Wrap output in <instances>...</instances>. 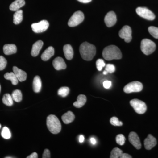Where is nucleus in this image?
I'll return each instance as SVG.
<instances>
[{"instance_id": "43", "label": "nucleus", "mask_w": 158, "mask_h": 158, "mask_svg": "<svg viewBox=\"0 0 158 158\" xmlns=\"http://www.w3.org/2000/svg\"><path fill=\"white\" fill-rule=\"evenodd\" d=\"M78 1H79L80 2L83 3H88L89 2H90L92 0H77Z\"/></svg>"}, {"instance_id": "41", "label": "nucleus", "mask_w": 158, "mask_h": 158, "mask_svg": "<svg viewBox=\"0 0 158 158\" xmlns=\"http://www.w3.org/2000/svg\"><path fill=\"white\" fill-rule=\"evenodd\" d=\"M90 142H91V144H93V145H95L96 144V140L95 138H91L90 139Z\"/></svg>"}, {"instance_id": "15", "label": "nucleus", "mask_w": 158, "mask_h": 158, "mask_svg": "<svg viewBox=\"0 0 158 158\" xmlns=\"http://www.w3.org/2000/svg\"><path fill=\"white\" fill-rule=\"evenodd\" d=\"M13 71L20 82L26 81L27 78V74L25 72L18 68L16 66L13 67Z\"/></svg>"}, {"instance_id": "6", "label": "nucleus", "mask_w": 158, "mask_h": 158, "mask_svg": "<svg viewBox=\"0 0 158 158\" xmlns=\"http://www.w3.org/2000/svg\"><path fill=\"white\" fill-rule=\"evenodd\" d=\"M85 19L84 13L82 11H76L69 19L68 24L70 27H74L78 25L84 21Z\"/></svg>"}, {"instance_id": "5", "label": "nucleus", "mask_w": 158, "mask_h": 158, "mask_svg": "<svg viewBox=\"0 0 158 158\" xmlns=\"http://www.w3.org/2000/svg\"><path fill=\"white\" fill-rule=\"evenodd\" d=\"M130 103L131 106L138 114H144L147 110L146 105L142 101L138 99H134L131 100Z\"/></svg>"}, {"instance_id": "16", "label": "nucleus", "mask_w": 158, "mask_h": 158, "mask_svg": "<svg viewBox=\"0 0 158 158\" xmlns=\"http://www.w3.org/2000/svg\"><path fill=\"white\" fill-rule=\"evenodd\" d=\"M43 44V42L42 40H39L33 44L31 52V55L33 57H36L38 56L42 48Z\"/></svg>"}, {"instance_id": "11", "label": "nucleus", "mask_w": 158, "mask_h": 158, "mask_svg": "<svg viewBox=\"0 0 158 158\" xmlns=\"http://www.w3.org/2000/svg\"><path fill=\"white\" fill-rule=\"evenodd\" d=\"M129 141L136 149H140L141 147V141L138 135L135 132H131L129 135Z\"/></svg>"}, {"instance_id": "13", "label": "nucleus", "mask_w": 158, "mask_h": 158, "mask_svg": "<svg viewBox=\"0 0 158 158\" xmlns=\"http://www.w3.org/2000/svg\"><path fill=\"white\" fill-rule=\"evenodd\" d=\"M52 64L54 68L57 70L65 69L66 68V65L64 59L60 57H57L54 59Z\"/></svg>"}, {"instance_id": "17", "label": "nucleus", "mask_w": 158, "mask_h": 158, "mask_svg": "<svg viewBox=\"0 0 158 158\" xmlns=\"http://www.w3.org/2000/svg\"><path fill=\"white\" fill-rule=\"evenodd\" d=\"M55 53V50L53 47L52 46L49 47L48 48L46 49L43 53L41 56V59L43 61H47L49 60L51 57L54 56Z\"/></svg>"}, {"instance_id": "26", "label": "nucleus", "mask_w": 158, "mask_h": 158, "mask_svg": "<svg viewBox=\"0 0 158 158\" xmlns=\"http://www.w3.org/2000/svg\"><path fill=\"white\" fill-rule=\"evenodd\" d=\"M2 102L4 104L8 106H11L13 104V98L12 96L9 94H6L3 96Z\"/></svg>"}, {"instance_id": "24", "label": "nucleus", "mask_w": 158, "mask_h": 158, "mask_svg": "<svg viewBox=\"0 0 158 158\" xmlns=\"http://www.w3.org/2000/svg\"><path fill=\"white\" fill-rule=\"evenodd\" d=\"M23 19V11L19 10L16 11L13 15V23L15 24H19L22 22Z\"/></svg>"}, {"instance_id": "21", "label": "nucleus", "mask_w": 158, "mask_h": 158, "mask_svg": "<svg viewBox=\"0 0 158 158\" xmlns=\"http://www.w3.org/2000/svg\"><path fill=\"white\" fill-rule=\"evenodd\" d=\"M63 52L65 58L68 60H71L73 56V50L70 44H66L63 47Z\"/></svg>"}, {"instance_id": "37", "label": "nucleus", "mask_w": 158, "mask_h": 158, "mask_svg": "<svg viewBox=\"0 0 158 158\" xmlns=\"http://www.w3.org/2000/svg\"><path fill=\"white\" fill-rule=\"evenodd\" d=\"M43 158H51L50 152L48 149H46L44 150L42 156Z\"/></svg>"}, {"instance_id": "44", "label": "nucleus", "mask_w": 158, "mask_h": 158, "mask_svg": "<svg viewBox=\"0 0 158 158\" xmlns=\"http://www.w3.org/2000/svg\"><path fill=\"white\" fill-rule=\"evenodd\" d=\"M108 73L106 70L104 71L103 72V74H104V75H107V74Z\"/></svg>"}, {"instance_id": "36", "label": "nucleus", "mask_w": 158, "mask_h": 158, "mask_svg": "<svg viewBox=\"0 0 158 158\" xmlns=\"http://www.w3.org/2000/svg\"><path fill=\"white\" fill-rule=\"evenodd\" d=\"M105 69L107 72L108 73H112L115 71L116 68H115V66L113 64H108L106 65Z\"/></svg>"}, {"instance_id": "4", "label": "nucleus", "mask_w": 158, "mask_h": 158, "mask_svg": "<svg viewBox=\"0 0 158 158\" xmlns=\"http://www.w3.org/2000/svg\"><path fill=\"white\" fill-rule=\"evenodd\" d=\"M141 49L143 53L149 55L155 51L156 45L155 43L150 40L144 39L141 41Z\"/></svg>"}, {"instance_id": "12", "label": "nucleus", "mask_w": 158, "mask_h": 158, "mask_svg": "<svg viewBox=\"0 0 158 158\" xmlns=\"http://www.w3.org/2000/svg\"><path fill=\"white\" fill-rule=\"evenodd\" d=\"M117 19L116 15L113 11L108 12L105 17V23L109 27H111L116 23Z\"/></svg>"}, {"instance_id": "34", "label": "nucleus", "mask_w": 158, "mask_h": 158, "mask_svg": "<svg viewBox=\"0 0 158 158\" xmlns=\"http://www.w3.org/2000/svg\"><path fill=\"white\" fill-rule=\"evenodd\" d=\"M96 64L97 68L99 71H102L103 68L106 66V63H105L104 60L102 59H98L96 61Z\"/></svg>"}, {"instance_id": "30", "label": "nucleus", "mask_w": 158, "mask_h": 158, "mask_svg": "<svg viewBox=\"0 0 158 158\" xmlns=\"http://www.w3.org/2000/svg\"><path fill=\"white\" fill-rule=\"evenodd\" d=\"M2 136L3 138L6 139H9L11 138V134L10 130L8 127H3L2 131Z\"/></svg>"}, {"instance_id": "38", "label": "nucleus", "mask_w": 158, "mask_h": 158, "mask_svg": "<svg viewBox=\"0 0 158 158\" xmlns=\"http://www.w3.org/2000/svg\"><path fill=\"white\" fill-rule=\"evenodd\" d=\"M104 87L106 89H109L112 86V82L109 81H106L103 82Z\"/></svg>"}, {"instance_id": "27", "label": "nucleus", "mask_w": 158, "mask_h": 158, "mask_svg": "<svg viewBox=\"0 0 158 158\" xmlns=\"http://www.w3.org/2000/svg\"><path fill=\"white\" fill-rule=\"evenodd\" d=\"M12 98L15 101L19 102L22 100L23 95L21 91L19 90H15L11 94Z\"/></svg>"}, {"instance_id": "31", "label": "nucleus", "mask_w": 158, "mask_h": 158, "mask_svg": "<svg viewBox=\"0 0 158 158\" xmlns=\"http://www.w3.org/2000/svg\"><path fill=\"white\" fill-rule=\"evenodd\" d=\"M148 32L153 37L158 39V28L155 27H150L148 29Z\"/></svg>"}, {"instance_id": "23", "label": "nucleus", "mask_w": 158, "mask_h": 158, "mask_svg": "<svg viewBox=\"0 0 158 158\" xmlns=\"http://www.w3.org/2000/svg\"><path fill=\"white\" fill-rule=\"evenodd\" d=\"M86 102L87 98L86 96L84 94H80L78 96L77 101L73 103V105L75 107L80 108L85 104Z\"/></svg>"}, {"instance_id": "42", "label": "nucleus", "mask_w": 158, "mask_h": 158, "mask_svg": "<svg viewBox=\"0 0 158 158\" xmlns=\"http://www.w3.org/2000/svg\"><path fill=\"white\" fill-rule=\"evenodd\" d=\"M84 141H85V137L82 135H81L79 137V141H80V143H83Z\"/></svg>"}, {"instance_id": "45", "label": "nucleus", "mask_w": 158, "mask_h": 158, "mask_svg": "<svg viewBox=\"0 0 158 158\" xmlns=\"http://www.w3.org/2000/svg\"><path fill=\"white\" fill-rule=\"evenodd\" d=\"M1 85H0V92H1Z\"/></svg>"}, {"instance_id": "35", "label": "nucleus", "mask_w": 158, "mask_h": 158, "mask_svg": "<svg viewBox=\"0 0 158 158\" xmlns=\"http://www.w3.org/2000/svg\"><path fill=\"white\" fill-rule=\"evenodd\" d=\"M7 62L6 59L2 56H0V71L6 68Z\"/></svg>"}, {"instance_id": "10", "label": "nucleus", "mask_w": 158, "mask_h": 158, "mask_svg": "<svg viewBox=\"0 0 158 158\" xmlns=\"http://www.w3.org/2000/svg\"><path fill=\"white\" fill-rule=\"evenodd\" d=\"M119 37L124 39L125 41L127 43L131 42L132 40V30L129 26H125L119 31Z\"/></svg>"}, {"instance_id": "33", "label": "nucleus", "mask_w": 158, "mask_h": 158, "mask_svg": "<svg viewBox=\"0 0 158 158\" xmlns=\"http://www.w3.org/2000/svg\"><path fill=\"white\" fill-rule=\"evenodd\" d=\"M110 123L115 126H121L123 125V123L119 121L118 118L116 117H113L110 120Z\"/></svg>"}, {"instance_id": "8", "label": "nucleus", "mask_w": 158, "mask_h": 158, "mask_svg": "<svg viewBox=\"0 0 158 158\" xmlns=\"http://www.w3.org/2000/svg\"><path fill=\"white\" fill-rule=\"evenodd\" d=\"M136 11L139 16L145 19L153 20L155 19V15L152 11L145 7H138Z\"/></svg>"}, {"instance_id": "3", "label": "nucleus", "mask_w": 158, "mask_h": 158, "mask_svg": "<svg viewBox=\"0 0 158 158\" xmlns=\"http://www.w3.org/2000/svg\"><path fill=\"white\" fill-rule=\"evenodd\" d=\"M47 126L49 131L53 134H57L61 131L62 126L59 119L54 115H49L47 118Z\"/></svg>"}, {"instance_id": "25", "label": "nucleus", "mask_w": 158, "mask_h": 158, "mask_svg": "<svg viewBox=\"0 0 158 158\" xmlns=\"http://www.w3.org/2000/svg\"><path fill=\"white\" fill-rule=\"evenodd\" d=\"M4 77L6 80L11 81L13 85H16L18 84V80L14 72L7 73L4 75Z\"/></svg>"}, {"instance_id": "9", "label": "nucleus", "mask_w": 158, "mask_h": 158, "mask_svg": "<svg viewBox=\"0 0 158 158\" xmlns=\"http://www.w3.org/2000/svg\"><path fill=\"white\" fill-rule=\"evenodd\" d=\"M49 23L48 21L43 20L38 23H35L31 25L32 30L35 33H40L44 32L48 29Z\"/></svg>"}, {"instance_id": "32", "label": "nucleus", "mask_w": 158, "mask_h": 158, "mask_svg": "<svg viewBox=\"0 0 158 158\" xmlns=\"http://www.w3.org/2000/svg\"><path fill=\"white\" fill-rule=\"evenodd\" d=\"M116 140L117 144L122 146L125 142L126 138L123 135L120 134V135H118L116 136Z\"/></svg>"}, {"instance_id": "20", "label": "nucleus", "mask_w": 158, "mask_h": 158, "mask_svg": "<svg viewBox=\"0 0 158 158\" xmlns=\"http://www.w3.org/2000/svg\"><path fill=\"white\" fill-rule=\"evenodd\" d=\"M25 5L24 0H15L13 2L11 3L9 7V9L11 11H17L19 10L20 8H22Z\"/></svg>"}, {"instance_id": "7", "label": "nucleus", "mask_w": 158, "mask_h": 158, "mask_svg": "<svg viewBox=\"0 0 158 158\" xmlns=\"http://www.w3.org/2000/svg\"><path fill=\"white\" fill-rule=\"evenodd\" d=\"M143 89V85L141 82L133 81L129 83L125 86L123 90L125 93H131L133 92H139Z\"/></svg>"}, {"instance_id": "46", "label": "nucleus", "mask_w": 158, "mask_h": 158, "mask_svg": "<svg viewBox=\"0 0 158 158\" xmlns=\"http://www.w3.org/2000/svg\"><path fill=\"white\" fill-rule=\"evenodd\" d=\"M1 124H0V128H1Z\"/></svg>"}, {"instance_id": "29", "label": "nucleus", "mask_w": 158, "mask_h": 158, "mask_svg": "<svg viewBox=\"0 0 158 158\" xmlns=\"http://www.w3.org/2000/svg\"><path fill=\"white\" fill-rule=\"evenodd\" d=\"M69 92V88L67 87H63L59 88L58 90V94L60 96L62 97H65L68 95Z\"/></svg>"}, {"instance_id": "14", "label": "nucleus", "mask_w": 158, "mask_h": 158, "mask_svg": "<svg viewBox=\"0 0 158 158\" xmlns=\"http://www.w3.org/2000/svg\"><path fill=\"white\" fill-rule=\"evenodd\" d=\"M157 144V141L151 135H148L147 138H145L144 141V145L145 148L147 150H150L156 146Z\"/></svg>"}, {"instance_id": "18", "label": "nucleus", "mask_w": 158, "mask_h": 158, "mask_svg": "<svg viewBox=\"0 0 158 158\" xmlns=\"http://www.w3.org/2000/svg\"><path fill=\"white\" fill-rule=\"evenodd\" d=\"M3 52L6 55H10L16 53L17 47L14 44H7L3 47Z\"/></svg>"}, {"instance_id": "19", "label": "nucleus", "mask_w": 158, "mask_h": 158, "mask_svg": "<svg viewBox=\"0 0 158 158\" xmlns=\"http://www.w3.org/2000/svg\"><path fill=\"white\" fill-rule=\"evenodd\" d=\"M33 90L35 93H39L42 88V82L41 79L38 76H36L34 78L33 84Z\"/></svg>"}, {"instance_id": "22", "label": "nucleus", "mask_w": 158, "mask_h": 158, "mask_svg": "<svg viewBox=\"0 0 158 158\" xmlns=\"http://www.w3.org/2000/svg\"><path fill=\"white\" fill-rule=\"evenodd\" d=\"M62 119L65 124H69L74 120L75 116L73 112L68 111L62 115Z\"/></svg>"}, {"instance_id": "28", "label": "nucleus", "mask_w": 158, "mask_h": 158, "mask_svg": "<svg viewBox=\"0 0 158 158\" xmlns=\"http://www.w3.org/2000/svg\"><path fill=\"white\" fill-rule=\"evenodd\" d=\"M122 151L119 149L118 148L116 147L113 148L111 152V155L110 158H120L122 154Z\"/></svg>"}, {"instance_id": "40", "label": "nucleus", "mask_w": 158, "mask_h": 158, "mask_svg": "<svg viewBox=\"0 0 158 158\" xmlns=\"http://www.w3.org/2000/svg\"><path fill=\"white\" fill-rule=\"evenodd\" d=\"M120 158H131L132 156L129 155L127 153H123L120 156Z\"/></svg>"}, {"instance_id": "1", "label": "nucleus", "mask_w": 158, "mask_h": 158, "mask_svg": "<svg viewBox=\"0 0 158 158\" xmlns=\"http://www.w3.org/2000/svg\"><path fill=\"white\" fill-rule=\"evenodd\" d=\"M80 52L84 60L90 61L96 54V48L89 43L84 42L80 46Z\"/></svg>"}, {"instance_id": "39", "label": "nucleus", "mask_w": 158, "mask_h": 158, "mask_svg": "<svg viewBox=\"0 0 158 158\" xmlns=\"http://www.w3.org/2000/svg\"><path fill=\"white\" fill-rule=\"evenodd\" d=\"M27 158H38V155L36 152H34L31 154V155L28 156Z\"/></svg>"}, {"instance_id": "2", "label": "nucleus", "mask_w": 158, "mask_h": 158, "mask_svg": "<svg viewBox=\"0 0 158 158\" xmlns=\"http://www.w3.org/2000/svg\"><path fill=\"white\" fill-rule=\"evenodd\" d=\"M102 56L108 61L113 59H120L122 57L120 49L115 45L108 46L105 48L103 51Z\"/></svg>"}]
</instances>
